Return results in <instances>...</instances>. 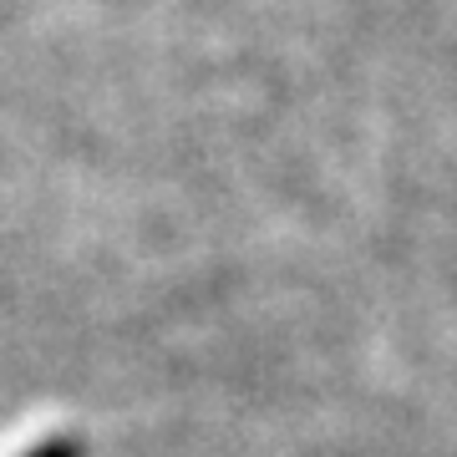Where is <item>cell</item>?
Instances as JSON below:
<instances>
[{
	"mask_svg": "<svg viewBox=\"0 0 457 457\" xmlns=\"http://www.w3.org/2000/svg\"><path fill=\"white\" fill-rule=\"evenodd\" d=\"M21 457H87V442L82 437H46V442H36V447H26Z\"/></svg>",
	"mask_w": 457,
	"mask_h": 457,
	"instance_id": "1",
	"label": "cell"
}]
</instances>
